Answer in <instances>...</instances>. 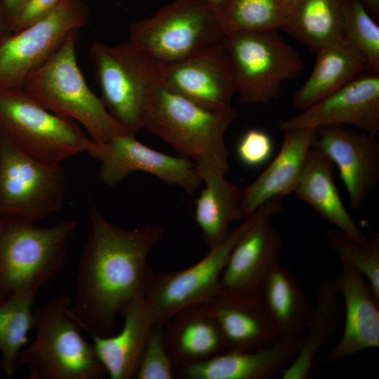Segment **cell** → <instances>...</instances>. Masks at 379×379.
Returning a JSON list of instances; mask_svg holds the SVG:
<instances>
[{
  "label": "cell",
  "mask_w": 379,
  "mask_h": 379,
  "mask_svg": "<svg viewBox=\"0 0 379 379\" xmlns=\"http://www.w3.org/2000/svg\"><path fill=\"white\" fill-rule=\"evenodd\" d=\"M89 219L91 231L80 257L70 314L91 336L107 337L114 334L122 309L142 295L153 274L147 258L162 240L164 229L154 224L123 229L93 204Z\"/></svg>",
  "instance_id": "cell-1"
},
{
  "label": "cell",
  "mask_w": 379,
  "mask_h": 379,
  "mask_svg": "<svg viewBox=\"0 0 379 379\" xmlns=\"http://www.w3.org/2000/svg\"><path fill=\"white\" fill-rule=\"evenodd\" d=\"M237 117L233 107L206 108L169 88L159 77L149 95L142 128L194 164H212L227 173L225 135Z\"/></svg>",
  "instance_id": "cell-2"
},
{
  "label": "cell",
  "mask_w": 379,
  "mask_h": 379,
  "mask_svg": "<svg viewBox=\"0 0 379 379\" xmlns=\"http://www.w3.org/2000/svg\"><path fill=\"white\" fill-rule=\"evenodd\" d=\"M79 32H71L60 46L27 75L21 88L44 108L81 124L96 143L133 133L111 114L86 84L77 59Z\"/></svg>",
  "instance_id": "cell-3"
},
{
  "label": "cell",
  "mask_w": 379,
  "mask_h": 379,
  "mask_svg": "<svg viewBox=\"0 0 379 379\" xmlns=\"http://www.w3.org/2000/svg\"><path fill=\"white\" fill-rule=\"evenodd\" d=\"M77 220L39 227L21 218L0 217V305L20 293H37L65 265L67 242Z\"/></svg>",
  "instance_id": "cell-4"
},
{
  "label": "cell",
  "mask_w": 379,
  "mask_h": 379,
  "mask_svg": "<svg viewBox=\"0 0 379 379\" xmlns=\"http://www.w3.org/2000/svg\"><path fill=\"white\" fill-rule=\"evenodd\" d=\"M281 207L279 200H269L241 220L222 241L192 266L182 270L153 272L141 296L150 324L164 325L182 310L214 298L220 291L222 273L237 241L258 222L272 219Z\"/></svg>",
  "instance_id": "cell-5"
},
{
  "label": "cell",
  "mask_w": 379,
  "mask_h": 379,
  "mask_svg": "<svg viewBox=\"0 0 379 379\" xmlns=\"http://www.w3.org/2000/svg\"><path fill=\"white\" fill-rule=\"evenodd\" d=\"M67 295L33 307L36 335L18 357L16 370L26 367L29 379H101L107 374L93 344L81 335L70 314Z\"/></svg>",
  "instance_id": "cell-6"
},
{
  "label": "cell",
  "mask_w": 379,
  "mask_h": 379,
  "mask_svg": "<svg viewBox=\"0 0 379 379\" xmlns=\"http://www.w3.org/2000/svg\"><path fill=\"white\" fill-rule=\"evenodd\" d=\"M225 32L218 11L200 0H173L130 26L128 42L166 65L222 43Z\"/></svg>",
  "instance_id": "cell-7"
},
{
  "label": "cell",
  "mask_w": 379,
  "mask_h": 379,
  "mask_svg": "<svg viewBox=\"0 0 379 379\" xmlns=\"http://www.w3.org/2000/svg\"><path fill=\"white\" fill-rule=\"evenodd\" d=\"M0 133L25 153L48 164H61L89 152L95 145L78 123L44 108L22 88L0 90Z\"/></svg>",
  "instance_id": "cell-8"
},
{
  "label": "cell",
  "mask_w": 379,
  "mask_h": 379,
  "mask_svg": "<svg viewBox=\"0 0 379 379\" xmlns=\"http://www.w3.org/2000/svg\"><path fill=\"white\" fill-rule=\"evenodd\" d=\"M224 45L244 105H266L277 98L284 81L302 68L298 53L277 29L227 32Z\"/></svg>",
  "instance_id": "cell-9"
},
{
  "label": "cell",
  "mask_w": 379,
  "mask_h": 379,
  "mask_svg": "<svg viewBox=\"0 0 379 379\" xmlns=\"http://www.w3.org/2000/svg\"><path fill=\"white\" fill-rule=\"evenodd\" d=\"M101 99L111 114L133 134L142 129L149 95L161 65L128 41L93 43L88 51Z\"/></svg>",
  "instance_id": "cell-10"
},
{
  "label": "cell",
  "mask_w": 379,
  "mask_h": 379,
  "mask_svg": "<svg viewBox=\"0 0 379 379\" xmlns=\"http://www.w3.org/2000/svg\"><path fill=\"white\" fill-rule=\"evenodd\" d=\"M67 185L62 164L40 161L0 133V217L44 220L61 208Z\"/></svg>",
  "instance_id": "cell-11"
},
{
  "label": "cell",
  "mask_w": 379,
  "mask_h": 379,
  "mask_svg": "<svg viewBox=\"0 0 379 379\" xmlns=\"http://www.w3.org/2000/svg\"><path fill=\"white\" fill-rule=\"evenodd\" d=\"M88 20L81 0H61L45 18L4 40L0 44V90L21 88L27 75Z\"/></svg>",
  "instance_id": "cell-12"
},
{
  "label": "cell",
  "mask_w": 379,
  "mask_h": 379,
  "mask_svg": "<svg viewBox=\"0 0 379 379\" xmlns=\"http://www.w3.org/2000/svg\"><path fill=\"white\" fill-rule=\"evenodd\" d=\"M88 153L100 162L98 179L108 187L117 185L137 171L152 174L190 195L203 183L191 160L149 147L138 141L133 133L119 135L103 143L95 142Z\"/></svg>",
  "instance_id": "cell-13"
},
{
  "label": "cell",
  "mask_w": 379,
  "mask_h": 379,
  "mask_svg": "<svg viewBox=\"0 0 379 379\" xmlns=\"http://www.w3.org/2000/svg\"><path fill=\"white\" fill-rule=\"evenodd\" d=\"M314 147L339 171L349 197V207L359 209L379 181V142L376 136L345 125L317 128Z\"/></svg>",
  "instance_id": "cell-14"
},
{
  "label": "cell",
  "mask_w": 379,
  "mask_h": 379,
  "mask_svg": "<svg viewBox=\"0 0 379 379\" xmlns=\"http://www.w3.org/2000/svg\"><path fill=\"white\" fill-rule=\"evenodd\" d=\"M350 125L377 136L379 133V72L360 74L347 84L283 121L281 131L297 128H317Z\"/></svg>",
  "instance_id": "cell-15"
},
{
  "label": "cell",
  "mask_w": 379,
  "mask_h": 379,
  "mask_svg": "<svg viewBox=\"0 0 379 379\" xmlns=\"http://www.w3.org/2000/svg\"><path fill=\"white\" fill-rule=\"evenodd\" d=\"M223 41L194 56L161 65L162 82L206 108H232L236 83Z\"/></svg>",
  "instance_id": "cell-16"
},
{
  "label": "cell",
  "mask_w": 379,
  "mask_h": 379,
  "mask_svg": "<svg viewBox=\"0 0 379 379\" xmlns=\"http://www.w3.org/2000/svg\"><path fill=\"white\" fill-rule=\"evenodd\" d=\"M345 306V325L338 343L314 364L340 362L361 351L379 347V300L366 278L341 263L334 279Z\"/></svg>",
  "instance_id": "cell-17"
},
{
  "label": "cell",
  "mask_w": 379,
  "mask_h": 379,
  "mask_svg": "<svg viewBox=\"0 0 379 379\" xmlns=\"http://www.w3.org/2000/svg\"><path fill=\"white\" fill-rule=\"evenodd\" d=\"M304 335L280 338L253 351L226 350L214 357L175 368L182 379H271L281 375L302 343Z\"/></svg>",
  "instance_id": "cell-18"
},
{
  "label": "cell",
  "mask_w": 379,
  "mask_h": 379,
  "mask_svg": "<svg viewBox=\"0 0 379 379\" xmlns=\"http://www.w3.org/2000/svg\"><path fill=\"white\" fill-rule=\"evenodd\" d=\"M282 131L284 140L276 157L254 181L240 188L239 220L248 218L272 199H284L294 193L317 132V128H310Z\"/></svg>",
  "instance_id": "cell-19"
},
{
  "label": "cell",
  "mask_w": 379,
  "mask_h": 379,
  "mask_svg": "<svg viewBox=\"0 0 379 379\" xmlns=\"http://www.w3.org/2000/svg\"><path fill=\"white\" fill-rule=\"evenodd\" d=\"M283 239L265 219L248 230L234 246L220 278L219 291L255 298L262 281L280 262Z\"/></svg>",
  "instance_id": "cell-20"
},
{
  "label": "cell",
  "mask_w": 379,
  "mask_h": 379,
  "mask_svg": "<svg viewBox=\"0 0 379 379\" xmlns=\"http://www.w3.org/2000/svg\"><path fill=\"white\" fill-rule=\"evenodd\" d=\"M194 306L216 322L227 350H258L280 338L255 298L219 291Z\"/></svg>",
  "instance_id": "cell-21"
},
{
  "label": "cell",
  "mask_w": 379,
  "mask_h": 379,
  "mask_svg": "<svg viewBox=\"0 0 379 379\" xmlns=\"http://www.w3.org/2000/svg\"><path fill=\"white\" fill-rule=\"evenodd\" d=\"M255 299L279 338L305 335L313 307L298 279L281 262L267 275Z\"/></svg>",
  "instance_id": "cell-22"
},
{
  "label": "cell",
  "mask_w": 379,
  "mask_h": 379,
  "mask_svg": "<svg viewBox=\"0 0 379 379\" xmlns=\"http://www.w3.org/2000/svg\"><path fill=\"white\" fill-rule=\"evenodd\" d=\"M334 171L332 161L313 147L307 154L294 194L337 229L356 241L366 242L368 237L357 226L340 197L334 182Z\"/></svg>",
  "instance_id": "cell-23"
},
{
  "label": "cell",
  "mask_w": 379,
  "mask_h": 379,
  "mask_svg": "<svg viewBox=\"0 0 379 379\" xmlns=\"http://www.w3.org/2000/svg\"><path fill=\"white\" fill-rule=\"evenodd\" d=\"M194 165L205 187L196 199L194 218L210 249L222 241L231 223L239 220L240 188L228 181L220 168L206 163Z\"/></svg>",
  "instance_id": "cell-24"
},
{
  "label": "cell",
  "mask_w": 379,
  "mask_h": 379,
  "mask_svg": "<svg viewBox=\"0 0 379 379\" xmlns=\"http://www.w3.org/2000/svg\"><path fill=\"white\" fill-rule=\"evenodd\" d=\"M316 53L311 74L291 98L293 105L302 111L368 71L365 59L344 39L321 48Z\"/></svg>",
  "instance_id": "cell-25"
},
{
  "label": "cell",
  "mask_w": 379,
  "mask_h": 379,
  "mask_svg": "<svg viewBox=\"0 0 379 379\" xmlns=\"http://www.w3.org/2000/svg\"><path fill=\"white\" fill-rule=\"evenodd\" d=\"M120 314L124 318L121 331L107 337L91 336L92 344L110 378H135L152 326L149 322L141 296L128 303Z\"/></svg>",
  "instance_id": "cell-26"
},
{
  "label": "cell",
  "mask_w": 379,
  "mask_h": 379,
  "mask_svg": "<svg viewBox=\"0 0 379 379\" xmlns=\"http://www.w3.org/2000/svg\"><path fill=\"white\" fill-rule=\"evenodd\" d=\"M164 328L166 346L175 368L227 350L216 322L196 306L176 314Z\"/></svg>",
  "instance_id": "cell-27"
},
{
  "label": "cell",
  "mask_w": 379,
  "mask_h": 379,
  "mask_svg": "<svg viewBox=\"0 0 379 379\" xmlns=\"http://www.w3.org/2000/svg\"><path fill=\"white\" fill-rule=\"evenodd\" d=\"M316 305L300 350L282 373V379L309 378L319 349L335 333L342 317V300L335 279L321 281L315 291Z\"/></svg>",
  "instance_id": "cell-28"
},
{
  "label": "cell",
  "mask_w": 379,
  "mask_h": 379,
  "mask_svg": "<svg viewBox=\"0 0 379 379\" xmlns=\"http://www.w3.org/2000/svg\"><path fill=\"white\" fill-rule=\"evenodd\" d=\"M344 0H300L282 29L314 52L343 38Z\"/></svg>",
  "instance_id": "cell-29"
},
{
  "label": "cell",
  "mask_w": 379,
  "mask_h": 379,
  "mask_svg": "<svg viewBox=\"0 0 379 379\" xmlns=\"http://www.w3.org/2000/svg\"><path fill=\"white\" fill-rule=\"evenodd\" d=\"M36 294L20 293L0 305L1 368L8 377L16 371L20 352L34 328L33 304Z\"/></svg>",
  "instance_id": "cell-30"
},
{
  "label": "cell",
  "mask_w": 379,
  "mask_h": 379,
  "mask_svg": "<svg viewBox=\"0 0 379 379\" xmlns=\"http://www.w3.org/2000/svg\"><path fill=\"white\" fill-rule=\"evenodd\" d=\"M290 13L279 0H227L218 11L225 34L282 29Z\"/></svg>",
  "instance_id": "cell-31"
},
{
  "label": "cell",
  "mask_w": 379,
  "mask_h": 379,
  "mask_svg": "<svg viewBox=\"0 0 379 379\" xmlns=\"http://www.w3.org/2000/svg\"><path fill=\"white\" fill-rule=\"evenodd\" d=\"M364 225L370 233L367 241H356L335 228L326 231V244L340 263L353 267L366 278L379 300V233L368 222Z\"/></svg>",
  "instance_id": "cell-32"
},
{
  "label": "cell",
  "mask_w": 379,
  "mask_h": 379,
  "mask_svg": "<svg viewBox=\"0 0 379 379\" xmlns=\"http://www.w3.org/2000/svg\"><path fill=\"white\" fill-rule=\"evenodd\" d=\"M343 38L366 61L368 72H379V26L360 0H344Z\"/></svg>",
  "instance_id": "cell-33"
},
{
  "label": "cell",
  "mask_w": 379,
  "mask_h": 379,
  "mask_svg": "<svg viewBox=\"0 0 379 379\" xmlns=\"http://www.w3.org/2000/svg\"><path fill=\"white\" fill-rule=\"evenodd\" d=\"M135 379H175V367L167 350L164 325H154L147 335Z\"/></svg>",
  "instance_id": "cell-34"
},
{
  "label": "cell",
  "mask_w": 379,
  "mask_h": 379,
  "mask_svg": "<svg viewBox=\"0 0 379 379\" xmlns=\"http://www.w3.org/2000/svg\"><path fill=\"white\" fill-rule=\"evenodd\" d=\"M273 152L270 135L258 128L246 131L239 138L236 147L238 159L248 167H257L265 163Z\"/></svg>",
  "instance_id": "cell-35"
},
{
  "label": "cell",
  "mask_w": 379,
  "mask_h": 379,
  "mask_svg": "<svg viewBox=\"0 0 379 379\" xmlns=\"http://www.w3.org/2000/svg\"><path fill=\"white\" fill-rule=\"evenodd\" d=\"M61 0H25L11 25L13 34L48 15Z\"/></svg>",
  "instance_id": "cell-36"
},
{
  "label": "cell",
  "mask_w": 379,
  "mask_h": 379,
  "mask_svg": "<svg viewBox=\"0 0 379 379\" xmlns=\"http://www.w3.org/2000/svg\"><path fill=\"white\" fill-rule=\"evenodd\" d=\"M4 9L8 18L9 25L11 23L21 6L23 0H2Z\"/></svg>",
  "instance_id": "cell-37"
},
{
  "label": "cell",
  "mask_w": 379,
  "mask_h": 379,
  "mask_svg": "<svg viewBox=\"0 0 379 379\" xmlns=\"http://www.w3.org/2000/svg\"><path fill=\"white\" fill-rule=\"evenodd\" d=\"M370 13H372L374 16H378L379 14V0H360Z\"/></svg>",
  "instance_id": "cell-38"
},
{
  "label": "cell",
  "mask_w": 379,
  "mask_h": 379,
  "mask_svg": "<svg viewBox=\"0 0 379 379\" xmlns=\"http://www.w3.org/2000/svg\"><path fill=\"white\" fill-rule=\"evenodd\" d=\"M202 1L211 6H212L213 8L217 10V11L222 7V6L225 4L227 0H200Z\"/></svg>",
  "instance_id": "cell-39"
},
{
  "label": "cell",
  "mask_w": 379,
  "mask_h": 379,
  "mask_svg": "<svg viewBox=\"0 0 379 379\" xmlns=\"http://www.w3.org/2000/svg\"><path fill=\"white\" fill-rule=\"evenodd\" d=\"M286 7H287L291 12L293 8L298 4L300 0H279Z\"/></svg>",
  "instance_id": "cell-40"
},
{
  "label": "cell",
  "mask_w": 379,
  "mask_h": 379,
  "mask_svg": "<svg viewBox=\"0 0 379 379\" xmlns=\"http://www.w3.org/2000/svg\"><path fill=\"white\" fill-rule=\"evenodd\" d=\"M3 3H1V1L0 0V34L4 32L6 28L5 20L3 13Z\"/></svg>",
  "instance_id": "cell-41"
},
{
  "label": "cell",
  "mask_w": 379,
  "mask_h": 379,
  "mask_svg": "<svg viewBox=\"0 0 379 379\" xmlns=\"http://www.w3.org/2000/svg\"><path fill=\"white\" fill-rule=\"evenodd\" d=\"M25 1V0H23V1ZM22 3H23V2H22Z\"/></svg>",
  "instance_id": "cell-42"
}]
</instances>
